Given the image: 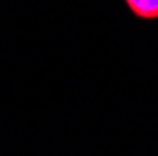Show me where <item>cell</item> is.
<instances>
[{
	"instance_id": "obj_1",
	"label": "cell",
	"mask_w": 158,
	"mask_h": 156,
	"mask_svg": "<svg viewBox=\"0 0 158 156\" xmlns=\"http://www.w3.org/2000/svg\"><path fill=\"white\" fill-rule=\"evenodd\" d=\"M132 13L141 19H156L158 17V0H126Z\"/></svg>"
}]
</instances>
